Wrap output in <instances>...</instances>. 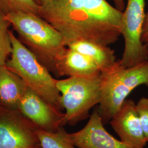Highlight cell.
Segmentation results:
<instances>
[{
    "label": "cell",
    "mask_w": 148,
    "mask_h": 148,
    "mask_svg": "<svg viewBox=\"0 0 148 148\" xmlns=\"http://www.w3.org/2000/svg\"><path fill=\"white\" fill-rule=\"evenodd\" d=\"M109 123L122 142L135 148H144L147 142L138 113L136 103L126 99Z\"/></svg>",
    "instance_id": "9c48e42d"
},
{
    "label": "cell",
    "mask_w": 148,
    "mask_h": 148,
    "mask_svg": "<svg viewBox=\"0 0 148 148\" xmlns=\"http://www.w3.org/2000/svg\"><path fill=\"white\" fill-rule=\"evenodd\" d=\"M6 16L19 40L56 75V64L66 48L61 34L38 14L13 12L7 13Z\"/></svg>",
    "instance_id": "7a4b0ae2"
},
{
    "label": "cell",
    "mask_w": 148,
    "mask_h": 148,
    "mask_svg": "<svg viewBox=\"0 0 148 148\" xmlns=\"http://www.w3.org/2000/svg\"><path fill=\"white\" fill-rule=\"evenodd\" d=\"M6 109H5L4 108H3V107H2L1 106H0V112L1 111H3L4 110H5Z\"/></svg>",
    "instance_id": "ffe728a7"
},
{
    "label": "cell",
    "mask_w": 148,
    "mask_h": 148,
    "mask_svg": "<svg viewBox=\"0 0 148 148\" xmlns=\"http://www.w3.org/2000/svg\"><path fill=\"white\" fill-rule=\"evenodd\" d=\"M67 47L90 57L98 65L101 72L109 69L117 61L115 51L109 46L88 41H77Z\"/></svg>",
    "instance_id": "4fadbf2b"
},
{
    "label": "cell",
    "mask_w": 148,
    "mask_h": 148,
    "mask_svg": "<svg viewBox=\"0 0 148 148\" xmlns=\"http://www.w3.org/2000/svg\"><path fill=\"white\" fill-rule=\"evenodd\" d=\"M98 65L90 57L66 47L56 64V76H89L101 74Z\"/></svg>",
    "instance_id": "8fae6325"
},
{
    "label": "cell",
    "mask_w": 148,
    "mask_h": 148,
    "mask_svg": "<svg viewBox=\"0 0 148 148\" xmlns=\"http://www.w3.org/2000/svg\"><path fill=\"white\" fill-rule=\"evenodd\" d=\"M101 98L98 114L104 125L109 123L127 97L138 86H148V60L131 67H123L119 60L101 72Z\"/></svg>",
    "instance_id": "3957f363"
},
{
    "label": "cell",
    "mask_w": 148,
    "mask_h": 148,
    "mask_svg": "<svg viewBox=\"0 0 148 148\" xmlns=\"http://www.w3.org/2000/svg\"><path fill=\"white\" fill-rule=\"evenodd\" d=\"M35 1L37 2V0H35Z\"/></svg>",
    "instance_id": "44dd1931"
},
{
    "label": "cell",
    "mask_w": 148,
    "mask_h": 148,
    "mask_svg": "<svg viewBox=\"0 0 148 148\" xmlns=\"http://www.w3.org/2000/svg\"><path fill=\"white\" fill-rule=\"evenodd\" d=\"M18 111L38 128L56 131L64 125V113L48 104L28 87L21 98Z\"/></svg>",
    "instance_id": "ba28073f"
},
{
    "label": "cell",
    "mask_w": 148,
    "mask_h": 148,
    "mask_svg": "<svg viewBox=\"0 0 148 148\" xmlns=\"http://www.w3.org/2000/svg\"><path fill=\"white\" fill-rule=\"evenodd\" d=\"M142 41L144 44L148 45V12L145 13L142 35Z\"/></svg>",
    "instance_id": "ac0fdd59"
},
{
    "label": "cell",
    "mask_w": 148,
    "mask_h": 148,
    "mask_svg": "<svg viewBox=\"0 0 148 148\" xmlns=\"http://www.w3.org/2000/svg\"><path fill=\"white\" fill-rule=\"evenodd\" d=\"M7 12L0 5V66L5 65L12 51L10 22L7 18Z\"/></svg>",
    "instance_id": "9a60e30c"
},
{
    "label": "cell",
    "mask_w": 148,
    "mask_h": 148,
    "mask_svg": "<svg viewBox=\"0 0 148 148\" xmlns=\"http://www.w3.org/2000/svg\"><path fill=\"white\" fill-rule=\"evenodd\" d=\"M145 0H128L122 16L121 35L125 47L119 60L123 67H131L148 60V45L142 41L145 16Z\"/></svg>",
    "instance_id": "8992f818"
},
{
    "label": "cell",
    "mask_w": 148,
    "mask_h": 148,
    "mask_svg": "<svg viewBox=\"0 0 148 148\" xmlns=\"http://www.w3.org/2000/svg\"><path fill=\"white\" fill-rule=\"evenodd\" d=\"M38 127L18 111L0 112V148H41Z\"/></svg>",
    "instance_id": "52a82bcc"
},
{
    "label": "cell",
    "mask_w": 148,
    "mask_h": 148,
    "mask_svg": "<svg viewBox=\"0 0 148 148\" xmlns=\"http://www.w3.org/2000/svg\"><path fill=\"white\" fill-rule=\"evenodd\" d=\"M38 15L61 34L67 47L77 41L105 46L121 35L122 12L106 0H37Z\"/></svg>",
    "instance_id": "6da1fadb"
},
{
    "label": "cell",
    "mask_w": 148,
    "mask_h": 148,
    "mask_svg": "<svg viewBox=\"0 0 148 148\" xmlns=\"http://www.w3.org/2000/svg\"><path fill=\"white\" fill-rule=\"evenodd\" d=\"M0 5L7 13L23 12L38 15L39 6L35 0H0Z\"/></svg>",
    "instance_id": "2e32d148"
},
{
    "label": "cell",
    "mask_w": 148,
    "mask_h": 148,
    "mask_svg": "<svg viewBox=\"0 0 148 148\" xmlns=\"http://www.w3.org/2000/svg\"><path fill=\"white\" fill-rule=\"evenodd\" d=\"M41 148H77L70 134L63 126L56 131H49L37 128L36 131Z\"/></svg>",
    "instance_id": "5bb4252c"
},
{
    "label": "cell",
    "mask_w": 148,
    "mask_h": 148,
    "mask_svg": "<svg viewBox=\"0 0 148 148\" xmlns=\"http://www.w3.org/2000/svg\"><path fill=\"white\" fill-rule=\"evenodd\" d=\"M115 5V7L116 8L117 10L119 11L123 12V10H124L125 8V2L124 0H113Z\"/></svg>",
    "instance_id": "d6986e66"
},
{
    "label": "cell",
    "mask_w": 148,
    "mask_h": 148,
    "mask_svg": "<svg viewBox=\"0 0 148 148\" xmlns=\"http://www.w3.org/2000/svg\"><path fill=\"white\" fill-rule=\"evenodd\" d=\"M104 125L96 109L85 127L70 133L75 145L77 148H135L114 137Z\"/></svg>",
    "instance_id": "30bf717a"
},
{
    "label": "cell",
    "mask_w": 148,
    "mask_h": 148,
    "mask_svg": "<svg viewBox=\"0 0 148 148\" xmlns=\"http://www.w3.org/2000/svg\"><path fill=\"white\" fill-rule=\"evenodd\" d=\"M60 103L64 113V125L75 126L90 117V111L99 104L101 98V74L73 76L57 79Z\"/></svg>",
    "instance_id": "5b68a950"
},
{
    "label": "cell",
    "mask_w": 148,
    "mask_h": 148,
    "mask_svg": "<svg viewBox=\"0 0 148 148\" xmlns=\"http://www.w3.org/2000/svg\"><path fill=\"white\" fill-rule=\"evenodd\" d=\"M12 51L5 66L16 74L27 87L42 98L48 104L58 111L63 109L60 103V93L57 87V79L10 32Z\"/></svg>",
    "instance_id": "277c9868"
},
{
    "label": "cell",
    "mask_w": 148,
    "mask_h": 148,
    "mask_svg": "<svg viewBox=\"0 0 148 148\" xmlns=\"http://www.w3.org/2000/svg\"><path fill=\"white\" fill-rule=\"evenodd\" d=\"M27 88L21 78L5 65L0 66V106L2 107L18 111L19 103Z\"/></svg>",
    "instance_id": "7c38bea8"
},
{
    "label": "cell",
    "mask_w": 148,
    "mask_h": 148,
    "mask_svg": "<svg viewBox=\"0 0 148 148\" xmlns=\"http://www.w3.org/2000/svg\"><path fill=\"white\" fill-rule=\"evenodd\" d=\"M136 106L145 139L148 143V98H141Z\"/></svg>",
    "instance_id": "e0dca14e"
}]
</instances>
